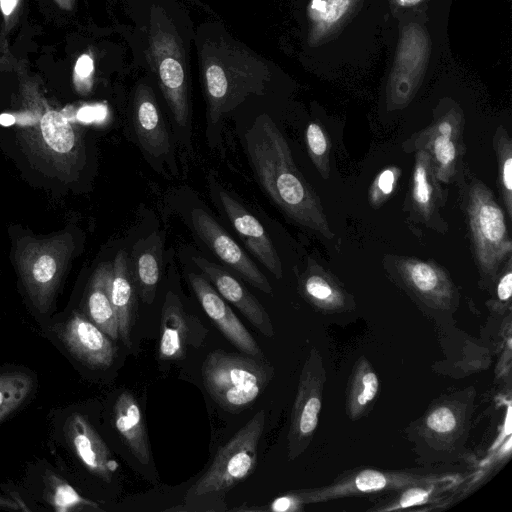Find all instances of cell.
<instances>
[{"instance_id": "cell-1", "label": "cell", "mask_w": 512, "mask_h": 512, "mask_svg": "<svg viewBox=\"0 0 512 512\" xmlns=\"http://www.w3.org/2000/svg\"><path fill=\"white\" fill-rule=\"evenodd\" d=\"M246 153L266 194L294 222L325 238L334 233L322 205L297 169L282 132L266 114L258 116L244 135Z\"/></svg>"}, {"instance_id": "cell-2", "label": "cell", "mask_w": 512, "mask_h": 512, "mask_svg": "<svg viewBox=\"0 0 512 512\" xmlns=\"http://www.w3.org/2000/svg\"><path fill=\"white\" fill-rule=\"evenodd\" d=\"M198 52L209 125L237 108L249 95H263L268 63L225 32H199Z\"/></svg>"}, {"instance_id": "cell-3", "label": "cell", "mask_w": 512, "mask_h": 512, "mask_svg": "<svg viewBox=\"0 0 512 512\" xmlns=\"http://www.w3.org/2000/svg\"><path fill=\"white\" fill-rule=\"evenodd\" d=\"M274 374V368L263 359L222 349L211 351L201 368L206 391L221 408L230 413L248 409Z\"/></svg>"}, {"instance_id": "cell-4", "label": "cell", "mask_w": 512, "mask_h": 512, "mask_svg": "<svg viewBox=\"0 0 512 512\" xmlns=\"http://www.w3.org/2000/svg\"><path fill=\"white\" fill-rule=\"evenodd\" d=\"M148 62L180 127L190 122V78L187 49L171 18L162 9L152 11L148 29Z\"/></svg>"}, {"instance_id": "cell-5", "label": "cell", "mask_w": 512, "mask_h": 512, "mask_svg": "<svg viewBox=\"0 0 512 512\" xmlns=\"http://www.w3.org/2000/svg\"><path fill=\"white\" fill-rule=\"evenodd\" d=\"M474 395L469 388L444 396L411 425L409 437L420 455L432 462L458 457L471 426Z\"/></svg>"}, {"instance_id": "cell-6", "label": "cell", "mask_w": 512, "mask_h": 512, "mask_svg": "<svg viewBox=\"0 0 512 512\" xmlns=\"http://www.w3.org/2000/svg\"><path fill=\"white\" fill-rule=\"evenodd\" d=\"M467 216L480 273L493 281L502 263L511 257L512 242L501 207L480 181L468 191Z\"/></svg>"}, {"instance_id": "cell-7", "label": "cell", "mask_w": 512, "mask_h": 512, "mask_svg": "<svg viewBox=\"0 0 512 512\" xmlns=\"http://www.w3.org/2000/svg\"><path fill=\"white\" fill-rule=\"evenodd\" d=\"M452 475L449 472L425 470L358 468L340 474L328 485L290 492L303 508L307 504L322 503L344 497L387 494L414 484L434 482Z\"/></svg>"}, {"instance_id": "cell-8", "label": "cell", "mask_w": 512, "mask_h": 512, "mask_svg": "<svg viewBox=\"0 0 512 512\" xmlns=\"http://www.w3.org/2000/svg\"><path fill=\"white\" fill-rule=\"evenodd\" d=\"M264 425L265 413L260 410L218 449L210 467L193 486L194 496L226 492L253 473Z\"/></svg>"}, {"instance_id": "cell-9", "label": "cell", "mask_w": 512, "mask_h": 512, "mask_svg": "<svg viewBox=\"0 0 512 512\" xmlns=\"http://www.w3.org/2000/svg\"><path fill=\"white\" fill-rule=\"evenodd\" d=\"M327 380L323 359L312 348L300 374L288 430V459L298 458L310 445L319 422L324 385Z\"/></svg>"}, {"instance_id": "cell-10", "label": "cell", "mask_w": 512, "mask_h": 512, "mask_svg": "<svg viewBox=\"0 0 512 512\" xmlns=\"http://www.w3.org/2000/svg\"><path fill=\"white\" fill-rule=\"evenodd\" d=\"M397 270L405 286L427 308L435 312H453L458 293L444 269L431 261L401 258Z\"/></svg>"}, {"instance_id": "cell-11", "label": "cell", "mask_w": 512, "mask_h": 512, "mask_svg": "<svg viewBox=\"0 0 512 512\" xmlns=\"http://www.w3.org/2000/svg\"><path fill=\"white\" fill-rule=\"evenodd\" d=\"M191 221L199 237L221 261L257 289L267 294L272 293V287L265 275L205 210L194 208Z\"/></svg>"}, {"instance_id": "cell-12", "label": "cell", "mask_w": 512, "mask_h": 512, "mask_svg": "<svg viewBox=\"0 0 512 512\" xmlns=\"http://www.w3.org/2000/svg\"><path fill=\"white\" fill-rule=\"evenodd\" d=\"M188 279L201 307L223 336L240 352L263 359L256 340L209 281L195 273H190Z\"/></svg>"}, {"instance_id": "cell-13", "label": "cell", "mask_w": 512, "mask_h": 512, "mask_svg": "<svg viewBox=\"0 0 512 512\" xmlns=\"http://www.w3.org/2000/svg\"><path fill=\"white\" fill-rule=\"evenodd\" d=\"M204 338V327L199 320L186 313L179 298L168 292L161 311L159 359L179 360L188 346H199Z\"/></svg>"}, {"instance_id": "cell-14", "label": "cell", "mask_w": 512, "mask_h": 512, "mask_svg": "<svg viewBox=\"0 0 512 512\" xmlns=\"http://www.w3.org/2000/svg\"><path fill=\"white\" fill-rule=\"evenodd\" d=\"M59 337L75 358L91 368H108L116 356L112 339L82 315L75 314L63 324Z\"/></svg>"}, {"instance_id": "cell-15", "label": "cell", "mask_w": 512, "mask_h": 512, "mask_svg": "<svg viewBox=\"0 0 512 512\" xmlns=\"http://www.w3.org/2000/svg\"><path fill=\"white\" fill-rule=\"evenodd\" d=\"M192 260L211 281L216 291L232 303L259 332L265 337L274 336L270 316L243 284L227 270L205 258L197 256Z\"/></svg>"}, {"instance_id": "cell-16", "label": "cell", "mask_w": 512, "mask_h": 512, "mask_svg": "<svg viewBox=\"0 0 512 512\" xmlns=\"http://www.w3.org/2000/svg\"><path fill=\"white\" fill-rule=\"evenodd\" d=\"M221 205L247 249L276 278L283 275L278 253L261 223L229 193L219 190Z\"/></svg>"}, {"instance_id": "cell-17", "label": "cell", "mask_w": 512, "mask_h": 512, "mask_svg": "<svg viewBox=\"0 0 512 512\" xmlns=\"http://www.w3.org/2000/svg\"><path fill=\"white\" fill-rule=\"evenodd\" d=\"M65 434L86 469L105 482H110L119 465L91 423L83 415L75 413L66 421Z\"/></svg>"}, {"instance_id": "cell-18", "label": "cell", "mask_w": 512, "mask_h": 512, "mask_svg": "<svg viewBox=\"0 0 512 512\" xmlns=\"http://www.w3.org/2000/svg\"><path fill=\"white\" fill-rule=\"evenodd\" d=\"M461 130L456 115H447L424 130L415 140L419 149L424 148L429 152L438 182L449 183L456 174Z\"/></svg>"}, {"instance_id": "cell-19", "label": "cell", "mask_w": 512, "mask_h": 512, "mask_svg": "<svg viewBox=\"0 0 512 512\" xmlns=\"http://www.w3.org/2000/svg\"><path fill=\"white\" fill-rule=\"evenodd\" d=\"M135 133L143 149L153 157L170 151L169 134L156 97L150 86L140 84L135 90L132 107Z\"/></svg>"}, {"instance_id": "cell-20", "label": "cell", "mask_w": 512, "mask_h": 512, "mask_svg": "<svg viewBox=\"0 0 512 512\" xmlns=\"http://www.w3.org/2000/svg\"><path fill=\"white\" fill-rule=\"evenodd\" d=\"M411 204L422 222L430 227L438 223V209L442 204V193L435 176L432 158L424 148L419 149L415 156Z\"/></svg>"}, {"instance_id": "cell-21", "label": "cell", "mask_w": 512, "mask_h": 512, "mask_svg": "<svg viewBox=\"0 0 512 512\" xmlns=\"http://www.w3.org/2000/svg\"><path fill=\"white\" fill-rule=\"evenodd\" d=\"M302 297L317 310L325 313L350 311L354 301L350 294L317 265L309 266L299 280Z\"/></svg>"}, {"instance_id": "cell-22", "label": "cell", "mask_w": 512, "mask_h": 512, "mask_svg": "<svg viewBox=\"0 0 512 512\" xmlns=\"http://www.w3.org/2000/svg\"><path fill=\"white\" fill-rule=\"evenodd\" d=\"M114 425L133 456L143 465L151 461V449L140 406L129 391H123L114 405Z\"/></svg>"}, {"instance_id": "cell-23", "label": "cell", "mask_w": 512, "mask_h": 512, "mask_svg": "<svg viewBox=\"0 0 512 512\" xmlns=\"http://www.w3.org/2000/svg\"><path fill=\"white\" fill-rule=\"evenodd\" d=\"M135 290L127 255L121 251L114 262L110 295L118 320L119 338L127 347L131 345V331L135 321Z\"/></svg>"}, {"instance_id": "cell-24", "label": "cell", "mask_w": 512, "mask_h": 512, "mask_svg": "<svg viewBox=\"0 0 512 512\" xmlns=\"http://www.w3.org/2000/svg\"><path fill=\"white\" fill-rule=\"evenodd\" d=\"M461 480L458 474L434 482L414 484L386 494V498L370 508V511H398L417 506L443 503V498Z\"/></svg>"}, {"instance_id": "cell-25", "label": "cell", "mask_w": 512, "mask_h": 512, "mask_svg": "<svg viewBox=\"0 0 512 512\" xmlns=\"http://www.w3.org/2000/svg\"><path fill=\"white\" fill-rule=\"evenodd\" d=\"M379 378L371 363L360 357L350 375L346 393V413L351 420L366 415L379 393Z\"/></svg>"}, {"instance_id": "cell-26", "label": "cell", "mask_w": 512, "mask_h": 512, "mask_svg": "<svg viewBox=\"0 0 512 512\" xmlns=\"http://www.w3.org/2000/svg\"><path fill=\"white\" fill-rule=\"evenodd\" d=\"M112 272L113 268L103 267L96 274L87 299V311L95 325L112 340H118V320L110 295Z\"/></svg>"}, {"instance_id": "cell-27", "label": "cell", "mask_w": 512, "mask_h": 512, "mask_svg": "<svg viewBox=\"0 0 512 512\" xmlns=\"http://www.w3.org/2000/svg\"><path fill=\"white\" fill-rule=\"evenodd\" d=\"M46 497L57 512L101 511L96 502L81 496L61 477L49 473L45 478Z\"/></svg>"}, {"instance_id": "cell-28", "label": "cell", "mask_w": 512, "mask_h": 512, "mask_svg": "<svg viewBox=\"0 0 512 512\" xmlns=\"http://www.w3.org/2000/svg\"><path fill=\"white\" fill-rule=\"evenodd\" d=\"M34 387L31 375L23 371L0 374V422L17 410Z\"/></svg>"}, {"instance_id": "cell-29", "label": "cell", "mask_w": 512, "mask_h": 512, "mask_svg": "<svg viewBox=\"0 0 512 512\" xmlns=\"http://www.w3.org/2000/svg\"><path fill=\"white\" fill-rule=\"evenodd\" d=\"M135 288L145 304H151L155 298L160 277L159 259L155 252L146 250L139 254L133 265Z\"/></svg>"}, {"instance_id": "cell-30", "label": "cell", "mask_w": 512, "mask_h": 512, "mask_svg": "<svg viewBox=\"0 0 512 512\" xmlns=\"http://www.w3.org/2000/svg\"><path fill=\"white\" fill-rule=\"evenodd\" d=\"M502 199L509 219H512V140L506 129L499 127L494 135Z\"/></svg>"}, {"instance_id": "cell-31", "label": "cell", "mask_w": 512, "mask_h": 512, "mask_svg": "<svg viewBox=\"0 0 512 512\" xmlns=\"http://www.w3.org/2000/svg\"><path fill=\"white\" fill-rule=\"evenodd\" d=\"M40 124L43 138L50 148L59 153L68 152L73 148L74 132L60 112L47 111Z\"/></svg>"}, {"instance_id": "cell-32", "label": "cell", "mask_w": 512, "mask_h": 512, "mask_svg": "<svg viewBox=\"0 0 512 512\" xmlns=\"http://www.w3.org/2000/svg\"><path fill=\"white\" fill-rule=\"evenodd\" d=\"M306 143L309 156L323 179L330 175L329 139L323 128L311 122L306 129Z\"/></svg>"}, {"instance_id": "cell-33", "label": "cell", "mask_w": 512, "mask_h": 512, "mask_svg": "<svg viewBox=\"0 0 512 512\" xmlns=\"http://www.w3.org/2000/svg\"><path fill=\"white\" fill-rule=\"evenodd\" d=\"M400 173L399 168L391 166L376 176L369 190V200L374 207L382 205L393 193Z\"/></svg>"}, {"instance_id": "cell-34", "label": "cell", "mask_w": 512, "mask_h": 512, "mask_svg": "<svg viewBox=\"0 0 512 512\" xmlns=\"http://www.w3.org/2000/svg\"><path fill=\"white\" fill-rule=\"evenodd\" d=\"M56 272L55 260L49 255H43L34 263L32 276L37 285L46 286L53 279Z\"/></svg>"}, {"instance_id": "cell-35", "label": "cell", "mask_w": 512, "mask_h": 512, "mask_svg": "<svg viewBox=\"0 0 512 512\" xmlns=\"http://www.w3.org/2000/svg\"><path fill=\"white\" fill-rule=\"evenodd\" d=\"M512 293V270H511V257L507 259L506 270L499 278L496 286V307L504 308L510 304Z\"/></svg>"}, {"instance_id": "cell-36", "label": "cell", "mask_w": 512, "mask_h": 512, "mask_svg": "<svg viewBox=\"0 0 512 512\" xmlns=\"http://www.w3.org/2000/svg\"><path fill=\"white\" fill-rule=\"evenodd\" d=\"M93 72V61L87 54L80 56L74 67V79L77 84L88 81Z\"/></svg>"}, {"instance_id": "cell-37", "label": "cell", "mask_w": 512, "mask_h": 512, "mask_svg": "<svg viewBox=\"0 0 512 512\" xmlns=\"http://www.w3.org/2000/svg\"><path fill=\"white\" fill-rule=\"evenodd\" d=\"M325 12L322 14L323 19L333 22L341 17L349 5V0H324Z\"/></svg>"}, {"instance_id": "cell-38", "label": "cell", "mask_w": 512, "mask_h": 512, "mask_svg": "<svg viewBox=\"0 0 512 512\" xmlns=\"http://www.w3.org/2000/svg\"><path fill=\"white\" fill-rule=\"evenodd\" d=\"M21 0H0V9L8 27L15 20Z\"/></svg>"}, {"instance_id": "cell-39", "label": "cell", "mask_w": 512, "mask_h": 512, "mask_svg": "<svg viewBox=\"0 0 512 512\" xmlns=\"http://www.w3.org/2000/svg\"><path fill=\"white\" fill-rule=\"evenodd\" d=\"M104 115V111L100 107H83L77 113V118L83 122H89L99 119Z\"/></svg>"}, {"instance_id": "cell-40", "label": "cell", "mask_w": 512, "mask_h": 512, "mask_svg": "<svg viewBox=\"0 0 512 512\" xmlns=\"http://www.w3.org/2000/svg\"><path fill=\"white\" fill-rule=\"evenodd\" d=\"M0 509L16 511L23 510V507L18 501L0 494Z\"/></svg>"}, {"instance_id": "cell-41", "label": "cell", "mask_w": 512, "mask_h": 512, "mask_svg": "<svg viewBox=\"0 0 512 512\" xmlns=\"http://www.w3.org/2000/svg\"><path fill=\"white\" fill-rule=\"evenodd\" d=\"M15 122L14 116L11 114H1L0 115V124L3 126H11Z\"/></svg>"}, {"instance_id": "cell-42", "label": "cell", "mask_w": 512, "mask_h": 512, "mask_svg": "<svg viewBox=\"0 0 512 512\" xmlns=\"http://www.w3.org/2000/svg\"><path fill=\"white\" fill-rule=\"evenodd\" d=\"M57 5L65 10H71L74 6L75 0H54Z\"/></svg>"}, {"instance_id": "cell-43", "label": "cell", "mask_w": 512, "mask_h": 512, "mask_svg": "<svg viewBox=\"0 0 512 512\" xmlns=\"http://www.w3.org/2000/svg\"><path fill=\"white\" fill-rule=\"evenodd\" d=\"M402 5H410V4H414L415 2H417L418 0H398Z\"/></svg>"}]
</instances>
